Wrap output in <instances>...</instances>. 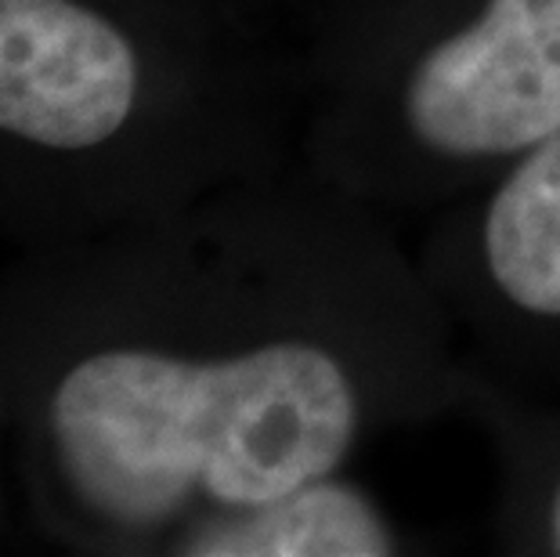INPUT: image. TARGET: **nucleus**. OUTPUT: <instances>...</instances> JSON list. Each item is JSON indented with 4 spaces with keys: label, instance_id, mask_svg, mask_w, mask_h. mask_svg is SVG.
I'll use <instances>...</instances> for the list:
<instances>
[{
    "label": "nucleus",
    "instance_id": "f257e3e1",
    "mask_svg": "<svg viewBox=\"0 0 560 557\" xmlns=\"http://www.w3.org/2000/svg\"><path fill=\"white\" fill-rule=\"evenodd\" d=\"M62 467L94 511L152 525L188 496L243 511L326 478L359 428L340 362L301 340L224 362L102 351L55 391Z\"/></svg>",
    "mask_w": 560,
    "mask_h": 557
},
{
    "label": "nucleus",
    "instance_id": "f03ea898",
    "mask_svg": "<svg viewBox=\"0 0 560 557\" xmlns=\"http://www.w3.org/2000/svg\"><path fill=\"white\" fill-rule=\"evenodd\" d=\"M412 135L445 156H506L560 127V0H488L405 88Z\"/></svg>",
    "mask_w": 560,
    "mask_h": 557
},
{
    "label": "nucleus",
    "instance_id": "7ed1b4c3",
    "mask_svg": "<svg viewBox=\"0 0 560 557\" xmlns=\"http://www.w3.org/2000/svg\"><path fill=\"white\" fill-rule=\"evenodd\" d=\"M138 62L109 22L73 0H0V130L88 149L130 116Z\"/></svg>",
    "mask_w": 560,
    "mask_h": 557
},
{
    "label": "nucleus",
    "instance_id": "20e7f679",
    "mask_svg": "<svg viewBox=\"0 0 560 557\" xmlns=\"http://www.w3.org/2000/svg\"><path fill=\"white\" fill-rule=\"evenodd\" d=\"M182 550L202 557H384L395 550V536L359 489L326 474L271 503L210 521Z\"/></svg>",
    "mask_w": 560,
    "mask_h": 557
},
{
    "label": "nucleus",
    "instance_id": "39448f33",
    "mask_svg": "<svg viewBox=\"0 0 560 557\" xmlns=\"http://www.w3.org/2000/svg\"><path fill=\"white\" fill-rule=\"evenodd\" d=\"M495 287L524 312L560 315V127L535 141L485 221Z\"/></svg>",
    "mask_w": 560,
    "mask_h": 557
},
{
    "label": "nucleus",
    "instance_id": "423d86ee",
    "mask_svg": "<svg viewBox=\"0 0 560 557\" xmlns=\"http://www.w3.org/2000/svg\"><path fill=\"white\" fill-rule=\"evenodd\" d=\"M553 543L560 550V489H557V500H553Z\"/></svg>",
    "mask_w": 560,
    "mask_h": 557
}]
</instances>
